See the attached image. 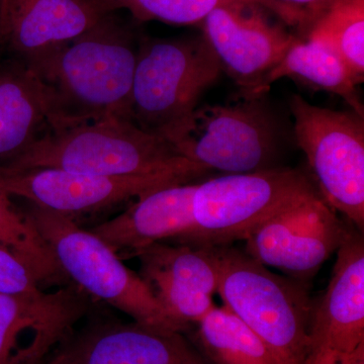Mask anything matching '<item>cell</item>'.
<instances>
[{"label":"cell","mask_w":364,"mask_h":364,"mask_svg":"<svg viewBox=\"0 0 364 364\" xmlns=\"http://www.w3.org/2000/svg\"><path fill=\"white\" fill-rule=\"evenodd\" d=\"M305 364H347L346 354L341 355L331 351H311Z\"/></svg>","instance_id":"484cf974"},{"label":"cell","mask_w":364,"mask_h":364,"mask_svg":"<svg viewBox=\"0 0 364 364\" xmlns=\"http://www.w3.org/2000/svg\"><path fill=\"white\" fill-rule=\"evenodd\" d=\"M44 364H205L183 333L136 323L97 321L73 330Z\"/></svg>","instance_id":"8fae6325"},{"label":"cell","mask_w":364,"mask_h":364,"mask_svg":"<svg viewBox=\"0 0 364 364\" xmlns=\"http://www.w3.org/2000/svg\"><path fill=\"white\" fill-rule=\"evenodd\" d=\"M294 135L305 153L323 200L363 233L364 229V117L289 100Z\"/></svg>","instance_id":"52a82bcc"},{"label":"cell","mask_w":364,"mask_h":364,"mask_svg":"<svg viewBox=\"0 0 364 364\" xmlns=\"http://www.w3.org/2000/svg\"><path fill=\"white\" fill-rule=\"evenodd\" d=\"M347 364H364V342L358 345L353 351L346 354Z\"/></svg>","instance_id":"4316f807"},{"label":"cell","mask_w":364,"mask_h":364,"mask_svg":"<svg viewBox=\"0 0 364 364\" xmlns=\"http://www.w3.org/2000/svg\"><path fill=\"white\" fill-rule=\"evenodd\" d=\"M74 284L36 296L0 294V364H41L90 310Z\"/></svg>","instance_id":"7c38bea8"},{"label":"cell","mask_w":364,"mask_h":364,"mask_svg":"<svg viewBox=\"0 0 364 364\" xmlns=\"http://www.w3.org/2000/svg\"><path fill=\"white\" fill-rule=\"evenodd\" d=\"M350 229L316 195L256 230L246 239L244 252L264 267L306 282L338 251Z\"/></svg>","instance_id":"30bf717a"},{"label":"cell","mask_w":364,"mask_h":364,"mask_svg":"<svg viewBox=\"0 0 364 364\" xmlns=\"http://www.w3.org/2000/svg\"><path fill=\"white\" fill-rule=\"evenodd\" d=\"M195 109L172 140L179 154L229 174L273 168L277 132L263 97H244Z\"/></svg>","instance_id":"ba28073f"},{"label":"cell","mask_w":364,"mask_h":364,"mask_svg":"<svg viewBox=\"0 0 364 364\" xmlns=\"http://www.w3.org/2000/svg\"><path fill=\"white\" fill-rule=\"evenodd\" d=\"M336 253L329 284L320 301L314 303L311 351L345 355L364 342L363 233L350 229Z\"/></svg>","instance_id":"2e32d148"},{"label":"cell","mask_w":364,"mask_h":364,"mask_svg":"<svg viewBox=\"0 0 364 364\" xmlns=\"http://www.w3.org/2000/svg\"><path fill=\"white\" fill-rule=\"evenodd\" d=\"M222 71L203 36L141 41L132 86V123L171 144Z\"/></svg>","instance_id":"277c9868"},{"label":"cell","mask_w":364,"mask_h":364,"mask_svg":"<svg viewBox=\"0 0 364 364\" xmlns=\"http://www.w3.org/2000/svg\"><path fill=\"white\" fill-rule=\"evenodd\" d=\"M42 293L40 284L26 263L0 243V294L36 296Z\"/></svg>","instance_id":"cb8c5ba5"},{"label":"cell","mask_w":364,"mask_h":364,"mask_svg":"<svg viewBox=\"0 0 364 364\" xmlns=\"http://www.w3.org/2000/svg\"><path fill=\"white\" fill-rule=\"evenodd\" d=\"M0 243L11 248L32 272L39 284L67 282L56 258L25 214L14 207L11 196L0 191Z\"/></svg>","instance_id":"7402d4cb"},{"label":"cell","mask_w":364,"mask_h":364,"mask_svg":"<svg viewBox=\"0 0 364 364\" xmlns=\"http://www.w3.org/2000/svg\"><path fill=\"white\" fill-rule=\"evenodd\" d=\"M316 195L298 169L273 167L208 179L196 184L193 229L171 243L220 247L245 241L274 215Z\"/></svg>","instance_id":"8992f818"},{"label":"cell","mask_w":364,"mask_h":364,"mask_svg":"<svg viewBox=\"0 0 364 364\" xmlns=\"http://www.w3.org/2000/svg\"><path fill=\"white\" fill-rule=\"evenodd\" d=\"M136 257L139 274L179 332L200 322L214 308L219 275L212 247L160 242Z\"/></svg>","instance_id":"4fadbf2b"},{"label":"cell","mask_w":364,"mask_h":364,"mask_svg":"<svg viewBox=\"0 0 364 364\" xmlns=\"http://www.w3.org/2000/svg\"><path fill=\"white\" fill-rule=\"evenodd\" d=\"M193 345L205 364H284L245 323L214 306L196 323Z\"/></svg>","instance_id":"ffe728a7"},{"label":"cell","mask_w":364,"mask_h":364,"mask_svg":"<svg viewBox=\"0 0 364 364\" xmlns=\"http://www.w3.org/2000/svg\"><path fill=\"white\" fill-rule=\"evenodd\" d=\"M208 172L200 164L128 176H91L65 170H0V191L73 220L100 215L141 196L188 183Z\"/></svg>","instance_id":"9c48e42d"},{"label":"cell","mask_w":364,"mask_h":364,"mask_svg":"<svg viewBox=\"0 0 364 364\" xmlns=\"http://www.w3.org/2000/svg\"><path fill=\"white\" fill-rule=\"evenodd\" d=\"M217 294L284 364H305L314 303L305 282L280 277L232 245L212 247Z\"/></svg>","instance_id":"7a4b0ae2"},{"label":"cell","mask_w":364,"mask_h":364,"mask_svg":"<svg viewBox=\"0 0 364 364\" xmlns=\"http://www.w3.org/2000/svg\"><path fill=\"white\" fill-rule=\"evenodd\" d=\"M336 0H264V7L272 9L289 25L299 26L308 32L316 20Z\"/></svg>","instance_id":"d4e9b609"},{"label":"cell","mask_w":364,"mask_h":364,"mask_svg":"<svg viewBox=\"0 0 364 364\" xmlns=\"http://www.w3.org/2000/svg\"><path fill=\"white\" fill-rule=\"evenodd\" d=\"M139 21H160L172 25L203 23L217 7L236 2H253L263 6L264 0H112Z\"/></svg>","instance_id":"603a6c76"},{"label":"cell","mask_w":364,"mask_h":364,"mask_svg":"<svg viewBox=\"0 0 364 364\" xmlns=\"http://www.w3.org/2000/svg\"><path fill=\"white\" fill-rule=\"evenodd\" d=\"M41 364H44V363H41Z\"/></svg>","instance_id":"83f0119b"},{"label":"cell","mask_w":364,"mask_h":364,"mask_svg":"<svg viewBox=\"0 0 364 364\" xmlns=\"http://www.w3.org/2000/svg\"><path fill=\"white\" fill-rule=\"evenodd\" d=\"M196 188L188 182L149 191L122 214L90 231L122 259L136 257L153 244L177 240L193 229Z\"/></svg>","instance_id":"e0dca14e"},{"label":"cell","mask_w":364,"mask_h":364,"mask_svg":"<svg viewBox=\"0 0 364 364\" xmlns=\"http://www.w3.org/2000/svg\"><path fill=\"white\" fill-rule=\"evenodd\" d=\"M191 164L195 162L181 156L168 141L129 119L109 117L50 130L6 170L55 168L91 176H128Z\"/></svg>","instance_id":"3957f363"},{"label":"cell","mask_w":364,"mask_h":364,"mask_svg":"<svg viewBox=\"0 0 364 364\" xmlns=\"http://www.w3.org/2000/svg\"><path fill=\"white\" fill-rule=\"evenodd\" d=\"M51 130L44 91L18 59L0 63V170L11 168Z\"/></svg>","instance_id":"ac0fdd59"},{"label":"cell","mask_w":364,"mask_h":364,"mask_svg":"<svg viewBox=\"0 0 364 364\" xmlns=\"http://www.w3.org/2000/svg\"><path fill=\"white\" fill-rule=\"evenodd\" d=\"M284 77L296 79L315 90L338 95L352 111L364 117L363 105L356 90L358 85L348 67L331 48L309 38H296L279 63L255 85L240 90L239 95L264 97L275 81Z\"/></svg>","instance_id":"d6986e66"},{"label":"cell","mask_w":364,"mask_h":364,"mask_svg":"<svg viewBox=\"0 0 364 364\" xmlns=\"http://www.w3.org/2000/svg\"><path fill=\"white\" fill-rule=\"evenodd\" d=\"M117 9L112 0H0V46L30 61L80 37Z\"/></svg>","instance_id":"9a60e30c"},{"label":"cell","mask_w":364,"mask_h":364,"mask_svg":"<svg viewBox=\"0 0 364 364\" xmlns=\"http://www.w3.org/2000/svg\"><path fill=\"white\" fill-rule=\"evenodd\" d=\"M139 44L114 14L80 37L25 63L39 80L51 130L130 119Z\"/></svg>","instance_id":"6da1fadb"},{"label":"cell","mask_w":364,"mask_h":364,"mask_svg":"<svg viewBox=\"0 0 364 364\" xmlns=\"http://www.w3.org/2000/svg\"><path fill=\"white\" fill-rule=\"evenodd\" d=\"M208 41L222 68L240 85H255L284 56L296 37L273 25L253 2L215 9L203 21Z\"/></svg>","instance_id":"5bb4252c"},{"label":"cell","mask_w":364,"mask_h":364,"mask_svg":"<svg viewBox=\"0 0 364 364\" xmlns=\"http://www.w3.org/2000/svg\"><path fill=\"white\" fill-rule=\"evenodd\" d=\"M306 38L341 57L356 85L364 79V0H336L309 28Z\"/></svg>","instance_id":"44dd1931"},{"label":"cell","mask_w":364,"mask_h":364,"mask_svg":"<svg viewBox=\"0 0 364 364\" xmlns=\"http://www.w3.org/2000/svg\"><path fill=\"white\" fill-rule=\"evenodd\" d=\"M23 213L51 249L67 280L90 299L109 304L140 324L179 332L141 275L90 230L32 203Z\"/></svg>","instance_id":"5b68a950"}]
</instances>
